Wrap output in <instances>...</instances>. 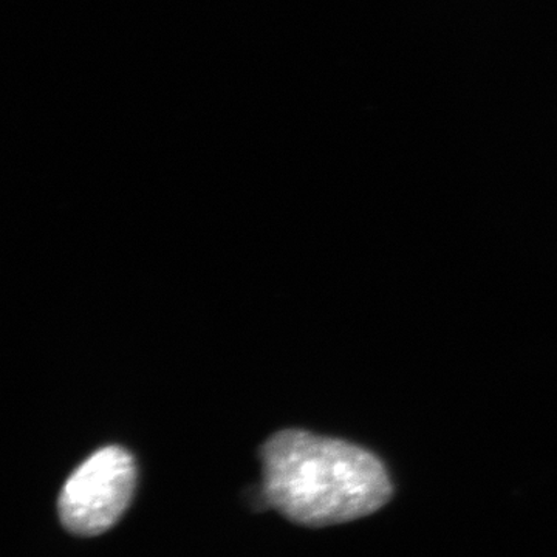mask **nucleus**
Returning a JSON list of instances; mask_svg holds the SVG:
<instances>
[{"instance_id": "1", "label": "nucleus", "mask_w": 557, "mask_h": 557, "mask_svg": "<svg viewBox=\"0 0 557 557\" xmlns=\"http://www.w3.org/2000/svg\"><path fill=\"white\" fill-rule=\"evenodd\" d=\"M260 461L270 507L298 525L366 518L392 497L391 478L379 458L343 440L288 429L263 443Z\"/></svg>"}, {"instance_id": "2", "label": "nucleus", "mask_w": 557, "mask_h": 557, "mask_svg": "<svg viewBox=\"0 0 557 557\" xmlns=\"http://www.w3.org/2000/svg\"><path fill=\"white\" fill-rule=\"evenodd\" d=\"M137 486L134 457L120 446H106L84 460L58 498V515L69 533L104 534L129 508Z\"/></svg>"}]
</instances>
